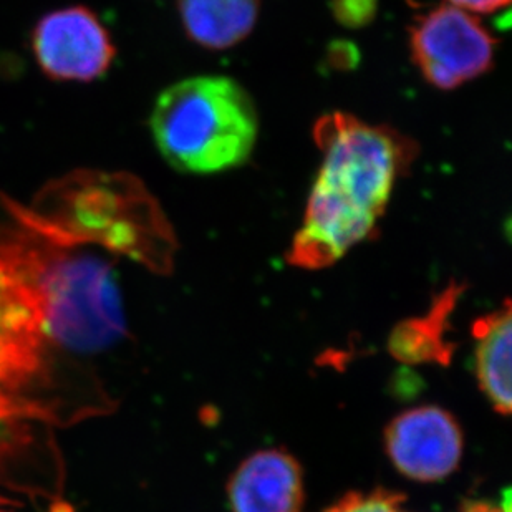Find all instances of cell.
<instances>
[{
    "label": "cell",
    "instance_id": "cell-1",
    "mask_svg": "<svg viewBox=\"0 0 512 512\" xmlns=\"http://www.w3.org/2000/svg\"><path fill=\"white\" fill-rule=\"evenodd\" d=\"M50 252L0 239V486L19 491L22 458L55 428L112 408L92 362L50 312Z\"/></svg>",
    "mask_w": 512,
    "mask_h": 512
},
{
    "label": "cell",
    "instance_id": "cell-2",
    "mask_svg": "<svg viewBox=\"0 0 512 512\" xmlns=\"http://www.w3.org/2000/svg\"><path fill=\"white\" fill-rule=\"evenodd\" d=\"M322 153L302 228L287 252L290 266L319 271L372 236L416 145L388 126L335 112L314 125Z\"/></svg>",
    "mask_w": 512,
    "mask_h": 512
},
{
    "label": "cell",
    "instance_id": "cell-3",
    "mask_svg": "<svg viewBox=\"0 0 512 512\" xmlns=\"http://www.w3.org/2000/svg\"><path fill=\"white\" fill-rule=\"evenodd\" d=\"M151 131L174 170L223 173L249 160L259 118L236 80L206 75L186 78L161 93L151 113Z\"/></svg>",
    "mask_w": 512,
    "mask_h": 512
},
{
    "label": "cell",
    "instance_id": "cell-4",
    "mask_svg": "<svg viewBox=\"0 0 512 512\" xmlns=\"http://www.w3.org/2000/svg\"><path fill=\"white\" fill-rule=\"evenodd\" d=\"M58 242H98L158 274L173 269L176 239L156 199L126 174L72 176L55 196Z\"/></svg>",
    "mask_w": 512,
    "mask_h": 512
},
{
    "label": "cell",
    "instance_id": "cell-5",
    "mask_svg": "<svg viewBox=\"0 0 512 512\" xmlns=\"http://www.w3.org/2000/svg\"><path fill=\"white\" fill-rule=\"evenodd\" d=\"M410 50L426 82L448 92L493 68L496 42L474 15L445 4L416 17Z\"/></svg>",
    "mask_w": 512,
    "mask_h": 512
},
{
    "label": "cell",
    "instance_id": "cell-6",
    "mask_svg": "<svg viewBox=\"0 0 512 512\" xmlns=\"http://www.w3.org/2000/svg\"><path fill=\"white\" fill-rule=\"evenodd\" d=\"M32 44L45 75L63 82H92L103 77L116 55L112 37L97 15L78 5L42 17Z\"/></svg>",
    "mask_w": 512,
    "mask_h": 512
},
{
    "label": "cell",
    "instance_id": "cell-7",
    "mask_svg": "<svg viewBox=\"0 0 512 512\" xmlns=\"http://www.w3.org/2000/svg\"><path fill=\"white\" fill-rule=\"evenodd\" d=\"M385 448L406 478L435 483L458 468L463 431L455 416L438 406H420L393 418L385 431Z\"/></svg>",
    "mask_w": 512,
    "mask_h": 512
},
{
    "label": "cell",
    "instance_id": "cell-8",
    "mask_svg": "<svg viewBox=\"0 0 512 512\" xmlns=\"http://www.w3.org/2000/svg\"><path fill=\"white\" fill-rule=\"evenodd\" d=\"M232 512H299L304 476L299 461L281 450H262L242 461L228 484Z\"/></svg>",
    "mask_w": 512,
    "mask_h": 512
},
{
    "label": "cell",
    "instance_id": "cell-9",
    "mask_svg": "<svg viewBox=\"0 0 512 512\" xmlns=\"http://www.w3.org/2000/svg\"><path fill=\"white\" fill-rule=\"evenodd\" d=\"M463 290V285L451 282L443 292L436 295L425 315L398 324L388 339V350L392 357L406 365H448L455 352L453 342L446 339L448 322Z\"/></svg>",
    "mask_w": 512,
    "mask_h": 512
},
{
    "label": "cell",
    "instance_id": "cell-10",
    "mask_svg": "<svg viewBox=\"0 0 512 512\" xmlns=\"http://www.w3.org/2000/svg\"><path fill=\"white\" fill-rule=\"evenodd\" d=\"M474 368L479 387L499 415L511 413V304L494 310L473 325Z\"/></svg>",
    "mask_w": 512,
    "mask_h": 512
},
{
    "label": "cell",
    "instance_id": "cell-11",
    "mask_svg": "<svg viewBox=\"0 0 512 512\" xmlns=\"http://www.w3.org/2000/svg\"><path fill=\"white\" fill-rule=\"evenodd\" d=\"M189 39L208 50H226L251 35L261 0H178Z\"/></svg>",
    "mask_w": 512,
    "mask_h": 512
},
{
    "label": "cell",
    "instance_id": "cell-12",
    "mask_svg": "<svg viewBox=\"0 0 512 512\" xmlns=\"http://www.w3.org/2000/svg\"><path fill=\"white\" fill-rule=\"evenodd\" d=\"M324 512H411L405 508V496L387 489L372 493H350Z\"/></svg>",
    "mask_w": 512,
    "mask_h": 512
},
{
    "label": "cell",
    "instance_id": "cell-13",
    "mask_svg": "<svg viewBox=\"0 0 512 512\" xmlns=\"http://www.w3.org/2000/svg\"><path fill=\"white\" fill-rule=\"evenodd\" d=\"M330 9L345 29H363L377 17L378 0H330Z\"/></svg>",
    "mask_w": 512,
    "mask_h": 512
},
{
    "label": "cell",
    "instance_id": "cell-14",
    "mask_svg": "<svg viewBox=\"0 0 512 512\" xmlns=\"http://www.w3.org/2000/svg\"><path fill=\"white\" fill-rule=\"evenodd\" d=\"M509 2L511 0H450V4L458 9L464 12H478V14H493L508 7Z\"/></svg>",
    "mask_w": 512,
    "mask_h": 512
},
{
    "label": "cell",
    "instance_id": "cell-15",
    "mask_svg": "<svg viewBox=\"0 0 512 512\" xmlns=\"http://www.w3.org/2000/svg\"><path fill=\"white\" fill-rule=\"evenodd\" d=\"M461 512H504L503 509L491 503H469Z\"/></svg>",
    "mask_w": 512,
    "mask_h": 512
},
{
    "label": "cell",
    "instance_id": "cell-16",
    "mask_svg": "<svg viewBox=\"0 0 512 512\" xmlns=\"http://www.w3.org/2000/svg\"><path fill=\"white\" fill-rule=\"evenodd\" d=\"M0 512H5V511H0Z\"/></svg>",
    "mask_w": 512,
    "mask_h": 512
}]
</instances>
